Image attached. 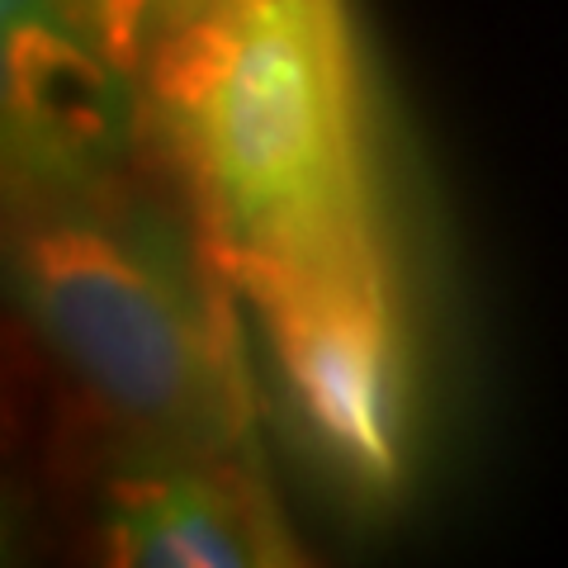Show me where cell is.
Listing matches in <instances>:
<instances>
[{"instance_id": "5", "label": "cell", "mask_w": 568, "mask_h": 568, "mask_svg": "<svg viewBox=\"0 0 568 568\" xmlns=\"http://www.w3.org/2000/svg\"><path fill=\"white\" fill-rule=\"evenodd\" d=\"M213 0H81V10L95 20L100 39L114 48L119 62H129L138 52V39L142 33H166L181 29L185 20H194L200 10H209ZM138 62V58H133Z\"/></svg>"}, {"instance_id": "4", "label": "cell", "mask_w": 568, "mask_h": 568, "mask_svg": "<svg viewBox=\"0 0 568 568\" xmlns=\"http://www.w3.org/2000/svg\"><path fill=\"white\" fill-rule=\"evenodd\" d=\"M110 559L133 568H265L294 555L275 511L242 474L175 469L119 488Z\"/></svg>"}, {"instance_id": "2", "label": "cell", "mask_w": 568, "mask_h": 568, "mask_svg": "<svg viewBox=\"0 0 568 568\" xmlns=\"http://www.w3.org/2000/svg\"><path fill=\"white\" fill-rule=\"evenodd\" d=\"M20 294L52 355L119 426L175 455L237 440L246 407L227 313L104 223L24 227Z\"/></svg>"}, {"instance_id": "1", "label": "cell", "mask_w": 568, "mask_h": 568, "mask_svg": "<svg viewBox=\"0 0 568 568\" xmlns=\"http://www.w3.org/2000/svg\"><path fill=\"white\" fill-rule=\"evenodd\" d=\"M152 100L242 294L384 261L342 0H213L162 39Z\"/></svg>"}, {"instance_id": "3", "label": "cell", "mask_w": 568, "mask_h": 568, "mask_svg": "<svg viewBox=\"0 0 568 568\" xmlns=\"http://www.w3.org/2000/svg\"><path fill=\"white\" fill-rule=\"evenodd\" d=\"M246 298L271 332L284 388L332 474L388 497L403 474V346L388 261L265 280Z\"/></svg>"}]
</instances>
